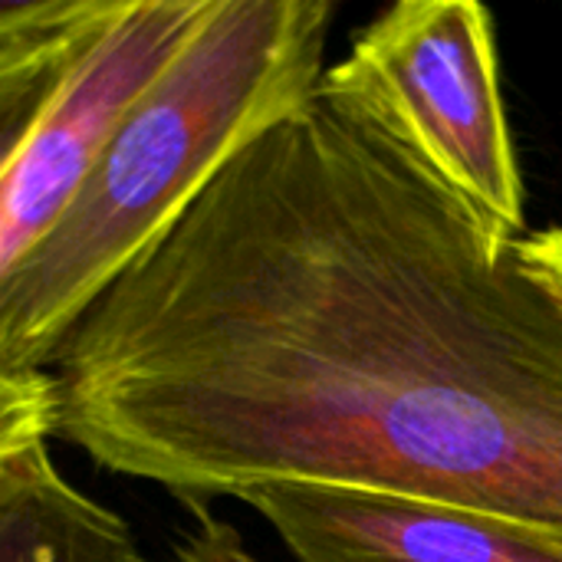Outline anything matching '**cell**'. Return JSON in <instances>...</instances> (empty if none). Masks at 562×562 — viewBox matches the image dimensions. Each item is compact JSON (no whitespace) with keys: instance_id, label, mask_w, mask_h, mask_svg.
I'll use <instances>...</instances> for the list:
<instances>
[{"instance_id":"8fae6325","label":"cell","mask_w":562,"mask_h":562,"mask_svg":"<svg viewBox=\"0 0 562 562\" xmlns=\"http://www.w3.org/2000/svg\"><path fill=\"white\" fill-rule=\"evenodd\" d=\"M76 0H0V40L46 26L69 13Z\"/></svg>"},{"instance_id":"3957f363","label":"cell","mask_w":562,"mask_h":562,"mask_svg":"<svg viewBox=\"0 0 562 562\" xmlns=\"http://www.w3.org/2000/svg\"><path fill=\"white\" fill-rule=\"evenodd\" d=\"M319 92L389 138L494 240L524 237L527 188L484 3H392L326 66Z\"/></svg>"},{"instance_id":"8992f818","label":"cell","mask_w":562,"mask_h":562,"mask_svg":"<svg viewBox=\"0 0 562 562\" xmlns=\"http://www.w3.org/2000/svg\"><path fill=\"white\" fill-rule=\"evenodd\" d=\"M0 562H142L132 527L76 484L49 448L0 461Z\"/></svg>"},{"instance_id":"277c9868","label":"cell","mask_w":562,"mask_h":562,"mask_svg":"<svg viewBox=\"0 0 562 562\" xmlns=\"http://www.w3.org/2000/svg\"><path fill=\"white\" fill-rule=\"evenodd\" d=\"M207 10L211 0H128L56 112L0 178V286L53 227L115 119Z\"/></svg>"},{"instance_id":"9c48e42d","label":"cell","mask_w":562,"mask_h":562,"mask_svg":"<svg viewBox=\"0 0 562 562\" xmlns=\"http://www.w3.org/2000/svg\"><path fill=\"white\" fill-rule=\"evenodd\" d=\"M191 514L194 527L171 547L165 562H263L247 550L237 527L214 517L207 507H191Z\"/></svg>"},{"instance_id":"30bf717a","label":"cell","mask_w":562,"mask_h":562,"mask_svg":"<svg viewBox=\"0 0 562 562\" xmlns=\"http://www.w3.org/2000/svg\"><path fill=\"white\" fill-rule=\"evenodd\" d=\"M514 250L524 270L562 303V224L524 234Z\"/></svg>"},{"instance_id":"6da1fadb","label":"cell","mask_w":562,"mask_h":562,"mask_svg":"<svg viewBox=\"0 0 562 562\" xmlns=\"http://www.w3.org/2000/svg\"><path fill=\"white\" fill-rule=\"evenodd\" d=\"M514 247L316 86L69 329L56 435L188 507L310 481L562 540V303Z\"/></svg>"},{"instance_id":"52a82bcc","label":"cell","mask_w":562,"mask_h":562,"mask_svg":"<svg viewBox=\"0 0 562 562\" xmlns=\"http://www.w3.org/2000/svg\"><path fill=\"white\" fill-rule=\"evenodd\" d=\"M125 7L128 0H76L66 16L0 40V178L56 112Z\"/></svg>"},{"instance_id":"ba28073f","label":"cell","mask_w":562,"mask_h":562,"mask_svg":"<svg viewBox=\"0 0 562 562\" xmlns=\"http://www.w3.org/2000/svg\"><path fill=\"white\" fill-rule=\"evenodd\" d=\"M56 382L43 372L0 369V461L26 454L56 435Z\"/></svg>"},{"instance_id":"5b68a950","label":"cell","mask_w":562,"mask_h":562,"mask_svg":"<svg viewBox=\"0 0 562 562\" xmlns=\"http://www.w3.org/2000/svg\"><path fill=\"white\" fill-rule=\"evenodd\" d=\"M237 501L296 562H562V540L550 533L428 497L286 481Z\"/></svg>"},{"instance_id":"7a4b0ae2","label":"cell","mask_w":562,"mask_h":562,"mask_svg":"<svg viewBox=\"0 0 562 562\" xmlns=\"http://www.w3.org/2000/svg\"><path fill=\"white\" fill-rule=\"evenodd\" d=\"M329 0H211L115 119L59 217L0 286V369L43 372L86 310L323 72Z\"/></svg>"}]
</instances>
